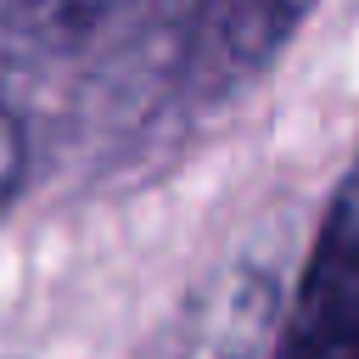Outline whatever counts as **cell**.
Here are the masks:
<instances>
[{"instance_id":"2","label":"cell","mask_w":359,"mask_h":359,"mask_svg":"<svg viewBox=\"0 0 359 359\" xmlns=\"http://www.w3.org/2000/svg\"><path fill=\"white\" fill-rule=\"evenodd\" d=\"M314 0H191L185 28V90H230L252 79L309 17Z\"/></svg>"},{"instance_id":"3","label":"cell","mask_w":359,"mask_h":359,"mask_svg":"<svg viewBox=\"0 0 359 359\" xmlns=\"http://www.w3.org/2000/svg\"><path fill=\"white\" fill-rule=\"evenodd\" d=\"M28 185V123L0 95V208H11Z\"/></svg>"},{"instance_id":"1","label":"cell","mask_w":359,"mask_h":359,"mask_svg":"<svg viewBox=\"0 0 359 359\" xmlns=\"http://www.w3.org/2000/svg\"><path fill=\"white\" fill-rule=\"evenodd\" d=\"M269 359H359V157L325 202Z\"/></svg>"}]
</instances>
